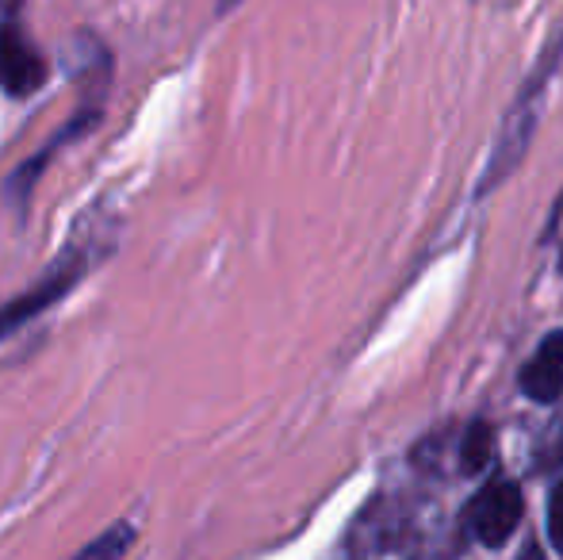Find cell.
I'll return each mask as SVG.
<instances>
[{"label": "cell", "instance_id": "cell-9", "mask_svg": "<svg viewBox=\"0 0 563 560\" xmlns=\"http://www.w3.org/2000/svg\"><path fill=\"white\" fill-rule=\"evenodd\" d=\"M518 560H544L541 553H537V546H526V549H521V557Z\"/></svg>", "mask_w": 563, "mask_h": 560}, {"label": "cell", "instance_id": "cell-2", "mask_svg": "<svg viewBox=\"0 0 563 560\" xmlns=\"http://www.w3.org/2000/svg\"><path fill=\"white\" fill-rule=\"evenodd\" d=\"M560 54H563V39H560L556 46H552V54L541 62L544 69H537L533 81H529L526 89H521V97H518V105H514V112L506 116L503 139L495 142V154H490V162H487V173L479 177V193H490V188H495L498 180H503L506 173H510L514 165L521 162V154L529 150V139H533V128H537V112H533L537 85L549 81V74H552V66H556Z\"/></svg>", "mask_w": 563, "mask_h": 560}, {"label": "cell", "instance_id": "cell-6", "mask_svg": "<svg viewBox=\"0 0 563 560\" xmlns=\"http://www.w3.org/2000/svg\"><path fill=\"white\" fill-rule=\"evenodd\" d=\"M490 457H495V430H490V422L475 419L467 426L464 441H460V469H464L467 476H475V472L487 469Z\"/></svg>", "mask_w": 563, "mask_h": 560}, {"label": "cell", "instance_id": "cell-7", "mask_svg": "<svg viewBox=\"0 0 563 560\" xmlns=\"http://www.w3.org/2000/svg\"><path fill=\"white\" fill-rule=\"evenodd\" d=\"M134 541H139V530H134L131 523H112L97 541H89V546H85L74 560H123L126 553H131Z\"/></svg>", "mask_w": 563, "mask_h": 560}, {"label": "cell", "instance_id": "cell-5", "mask_svg": "<svg viewBox=\"0 0 563 560\" xmlns=\"http://www.w3.org/2000/svg\"><path fill=\"white\" fill-rule=\"evenodd\" d=\"M521 392L533 404H556L563 392V330L549 334L521 369Z\"/></svg>", "mask_w": 563, "mask_h": 560}, {"label": "cell", "instance_id": "cell-8", "mask_svg": "<svg viewBox=\"0 0 563 560\" xmlns=\"http://www.w3.org/2000/svg\"><path fill=\"white\" fill-rule=\"evenodd\" d=\"M549 538H552V546L563 553V480L556 484V492H552V499H549Z\"/></svg>", "mask_w": 563, "mask_h": 560}, {"label": "cell", "instance_id": "cell-10", "mask_svg": "<svg viewBox=\"0 0 563 560\" xmlns=\"http://www.w3.org/2000/svg\"><path fill=\"white\" fill-rule=\"evenodd\" d=\"M242 0H219V12H230V8H238Z\"/></svg>", "mask_w": 563, "mask_h": 560}, {"label": "cell", "instance_id": "cell-3", "mask_svg": "<svg viewBox=\"0 0 563 560\" xmlns=\"http://www.w3.org/2000/svg\"><path fill=\"white\" fill-rule=\"evenodd\" d=\"M521 515H526V499H521V487L514 480H490L464 510V523L475 538L487 549H498L510 541V534L521 526Z\"/></svg>", "mask_w": 563, "mask_h": 560}, {"label": "cell", "instance_id": "cell-1", "mask_svg": "<svg viewBox=\"0 0 563 560\" xmlns=\"http://www.w3.org/2000/svg\"><path fill=\"white\" fill-rule=\"evenodd\" d=\"M92 262H97V242H77L74 239L69 246H62V254L54 257L43 273H38L31 288H23L20 296H12V299L0 304V342H4L8 334H15L20 327H27L31 319L46 315L58 299H66L77 284L89 277Z\"/></svg>", "mask_w": 563, "mask_h": 560}, {"label": "cell", "instance_id": "cell-4", "mask_svg": "<svg viewBox=\"0 0 563 560\" xmlns=\"http://www.w3.org/2000/svg\"><path fill=\"white\" fill-rule=\"evenodd\" d=\"M46 58L38 54V46L23 35V28L15 20L0 23V92H8L12 100H23L31 92H38L46 85Z\"/></svg>", "mask_w": 563, "mask_h": 560}]
</instances>
